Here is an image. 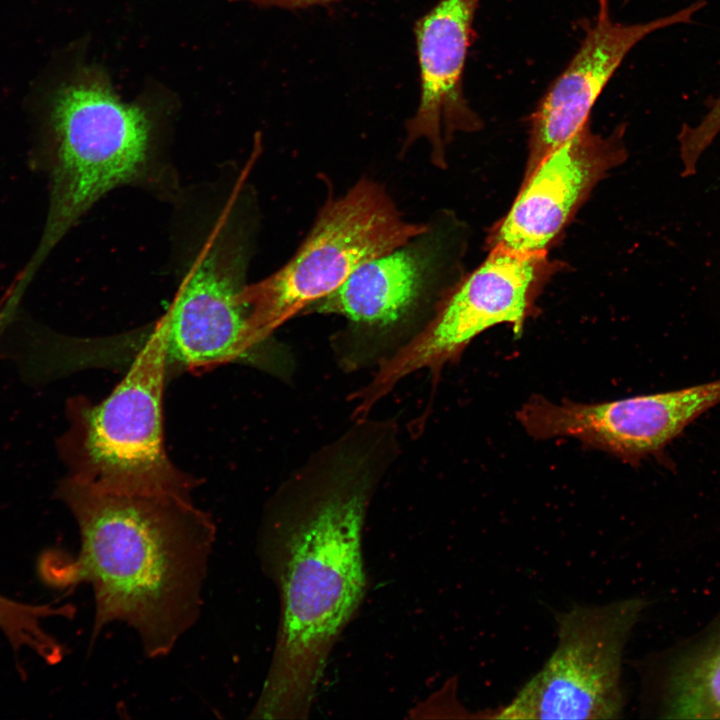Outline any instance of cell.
<instances>
[{"instance_id": "obj_9", "label": "cell", "mask_w": 720, "mask_h": 720, "mask_svg": "<svg viewBox=\"0 0 720 720\" xmlns=\"http://www.w3.org/2000/svg\"><path fill=\"white\" fill-rule=\"evenodd\" d=\"M406 243L360 267L336 291L305 312L335 314L364 328L400 325L436 306L465 275L466 225L447 210Z\"/></svg>"}, {"instance_id": "obj_2", "label": "cell", "mask_w": 720, "mask_h": 720, "mask_svg": "<svg viewBox=\"0 0 720 720\" xmlns=\"http://www.w3.org/2000/svg\"><path fill=\"white\" fill-rule=\"evenodd\" d=\"M369 485L334 477L278 497L258 538L280 613L272 659L250 718L308 717L330 653L366 590L362 531Z\"/></svg>"}, {"instance_id": "obj_11", "label": "cell", "mask_w": 720, "mask_h": 720, "mask_svg": "<svg viewBox=\"0 0 720 720\" xmlns=\"http://www.w3.org/2000/svg\"><path fill=\"white\" fill-rule=\"evenodd\" d=\"M623 131L602 136L588 125L551 151L523 179L511 209L492 228L490 250L547 253L596 184L625 161Z\"/></svg>"}, {"instance_id": "obj_12", "label": "cell", "mask_w": 720, "mask_h": 720, "mask_svg": "<svg viewBox=\"0 0 720 720\" xmlns=\"http://www.w3.org/2000/svg\"><path fill=\"white\" fill-rule=\"evenodd\" d=\"M594 23L566 68L551 84L529 121L524 178L555 148L589 125L600 94L629 51L659 29L691 21L705 0L649 22L623 24L610 14L609 0H597Z\"/></svg>"}, {"instance_id": "obj_6", "label": "cell", "mask_w": 720, "mask_h": 720, "mask_svg": "<svg viewBox=\"0 0 720 720\" xmlns=\"http://www.w3.org/2000/svg\"><path fill=\"white\" fill-rule=\"evenodd\" d=\"M405 218L386 187L359 178L329 196L292 257L268 277L249 284L252 324L267 340L295 315L330 295L360 267L401 246L426 228Z\"/></svg>"}, {"instance_id": "obj_1", "label": "cell", "mask_w": 720, "mask_h": 720, "mask_svg": "<svg viewBox=\"0 0 720 720\" xmlns=\"http://www.w3.org/2000/svg\"><path fill=\"white\" fill-rule=\"evenodd\" d=\"M58 496L79 531V550L49 552L40 573L55 587L91 586L92 641L120 622L151 659L167 656L198 621L216 540L211 516L171 493L104 491L71 477Z\"/></svg>"}, {"instance_id": "obj_8", "label": "cell", "mask_w": 720, "mask_h": 720, "mask_svg": "<svg viewBox=\"0 0 720 720\" xmlns=\"http://www.w3.org/2000/svg\"><path fill=\"white\" fill-rule=\"evenodd\" d=\"M558 268L547 253L491 249L444 297L417 336L383 365L371 393L383 392L412 372L457 359L475 337L496 325L507 324L520 336Z\"/></svg>"}, {"instance_id": "obj_3", "label": "cell", "mask_w": 720, "mask_h": 720, "mask_svg": "<svg viewBox=\"0 0 720 720\" xmlns=\"http://www.w3.org/2000/svg\"><path fill=\"white\" fill-rule=\"evenodd\" d=\"M171 112L154 97L124 101L97 65H81L58 84L48 107V215L22 281L111 191L133 187L171 204L177 199L183 187L170 150Z\"/></svg>"}, {"instance_id": "obj_5", "label": "cell", "mask_w": 720, "mask_h": 720, "mask_svg": "<svg viewBox=\"0 0 720 720\" xmlns=\"http://www.w3.org/2000/svg\"><path fill=\"white\" fill-rule=\"evenodd\" d=\"M128 371L94 404H72L66 452L71 478L104 491L171 493L192 498L198 478L169 458L163 437V391L168 378L165 348L153 324L123 334Z\"/></svg>"}, {"instance_id": "obj_14", "label": "cell", "mask_w": 720, "mask_h": 720, "mask_svg": "<svg viewBox=\"0 0 720 720\" xmlns=\"http://www.w3.org/2000/svg\"><path fill=\"white\" fill-rule=\"evenodd\" d=\"M659 698L660 717L720 719V615L668 657Z\"/></svg>"}, {"instance_id": "obj_10", "label": "cell", "mask_w": 720, "mask_h": 720, "mask_svg": "<svg viewBox=\"0 0 720 720\" xmlns=\"http://www.w3.org/2000/svg\"><path fill=\"white\" fill-rule=\"evenodd\" d=\"M720 403V379L600 403L551 402L534 396L518 411L537 440L573 438L632 465L656 455L703 412Z\"/></svg>"}, {"instance_id": "obj_7", "label": "cell", "mask_w": 720, "mask_h": 720, "mask_svg": "<svg viewBox=\"0 0 720 720\" xmlns=\"http://www.w3.org/2000/svg\"><path fill=\"white\" fill-rule=\"evenodd\" d=\"M642 598L575 605L556 616L555 650L499 708V719H616L624 708L622 657L646 607Z\"/></svg>"}, {"instance_id": "obj_13", "label": "cell", "mask_w": 720, "mask_h": 720, "mask_svg": "<svg viewBox=\"0 0 720 720\" xmlns=\"http://www.w3.org/2000/svg\"><path fill=\"white\" fill-rule=\"evenodd\" d=\"M480 0H439L414 24L420 95L405 123L401 153L424 140L430 160L447 166L454 136L481 128L464 94L463 75L473 20Z\"/></svg>"}, {"instance_id": "obj_16", "label": "cell", "mask_w": 720, "mask_h": 720, "mask_svg": "<svg viewBox=\"0 0 720 720\" xmlns=\"http://www.w3.org/2000/svg\"><path fill=\"white\" fill-rule=\"evenodd\" d=\"M235 1H246L255 4L259 7H277L288 10L306 9L312 6H325L340 0H229Z\"/></svg>"}, {"instance_id": "obj_15", "label": "cell", "mask_w": 720, "mask_h": 720, "mask_svg": "<svg viewBox=\"0 0 720 720\" xmlns=\"http://www.w3.org/2000/svg\"><path fill=\"white\" fill-rule=\"evenodd\" d=\"M720 133V94L708 104V111L694 126L683 125L678 134L682 177L697 172L700 157Z\"/></svg>"}, {"instance_id": "obj_4", "label": "cell", "mask_w": 720, "mask_h": 720, "mask_svg": "<svg viewBox=\"0 0 720 720\" xmlns=\"http://www.w3.org/2000/svg\"><path fill=\"white\" fill-rule=\"evenodd\" d=\"M260 213L238 184L198 188L174 204L171 266L177 290L153 323L165 348L168 377L224 363L264 361L247 289Z\"/></svg>"}]
</instances>
